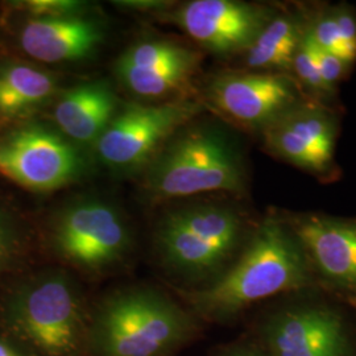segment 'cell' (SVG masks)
I'll return each instance as SVG.
<instances>
[{
	"label": "cell",
	"mask_w": 356,
	"mask_h": 356,
	"mask_svg": "<svg viewBox=\"0 0 356 356\" xmlns=\"http://www.w3.org/2000/svg\"><path fill=\"white\" fill-rule=\"evenodd\" d=\"M310 270L289 226L268 216L239 259L209 286L191 293L188 300L204 318L229 319L259 301L306 288Z\"/></svg>",
	"instance_id": "cell-1"
},
{
	"label": "cell",
	"mask_w": 356,
	"mask_h": 356,
	"mask_svg": "<svg viewBox=\"0 0 356 356\" xmlns=\"http://www.w3.org/2000/svg\"><path fill=\"white\" fill-rule=\"evenodd\" d=\"M193 331L191 317L165 294L128 288L106 297L90 317L92 356H166Z\"/></svg>",
	"instance_id": "cell-2"
},
{
	"label": "cell",
	"mask_w": 356,
	"mask_h": 356,
	"mask_svg": "<svg viewBox=\"0 0 356 356\" xmlns=\"http://www.w3.org/2000/svg\"><path fill=\"white\" fill-rule=\"evenodd\" d=\"M7 322L38 356H83L90 317L79 286L63 270L32 277L11 294Z\"/></svg>",
	"instance_id": "cell-3"
},
{
	"label": "cell",
	"mask_w": 356,
	"mask_h": 356,
	"mask_svg": "<svg viewBox=\"0 0 356 356\" xmlns=\"http://www.w3.org/2000/svg\"><path fill=\"white\" fill-rule=\"evenodd\" d=\"M147 189L154 198L170 200L209 191H241V157L219 128L195 126L166 141L151 160Z\"/></svg>",
	"instance_id": "cell-4"
},
{
	"label": "cell",
	"mask_w": 356,
	"mask_h": 356,
	"mask_svg": "<svg viewBox=\"0 0 356 356\" xmlns=\"http://www.w3.org/2000/svg\"><path fill=\"white\" fill-rule=\"evenodd\" d=\"M242 238V216L235 210L204 204L166 214L156 231V248L165 267L202 279L222 275Z\"/></svg>",
	"instance_id": "cell-5"
},
{
	"label": "cell",
	"mask_w": 356,
	"mask_h": 356,
	"mask_svg": "<svg viewBox=\"0 0 356 356\" xmlns=\"http://www.w3.org/2000/svg\"><path fill=\"white\" fill-rule=\"evenodd\" d=\"M54 252L73 267L102 272L119 264L131 250V232L113 204L85 198L60 210L51 225Z\"/></svg>",
	"instance_id": "cell-6"
},
{
	"label": "cell",
	"mask_w": 356,
	"mask_h": 356,
	"mask_svg": "<svg viewBox=\"0 0 356 356\" xmlns=\"http://www.w3.org/2000/svg\"><path fill=\"white\" fill-rule=\"evenodd\" d=\"M198 113L200 106L191 102L131 104L103 132L95 144L97 153L110 168H139L149 163L164 143Z\"/></svg>",
	"instance_id": "cell-7"
},
{
	"label": "cell",
	"mask_w": 356,
	"mask_h": 356,
	"mask_svg": "<svg viewBox=\"0 0 356 356\" xmlns=\"http://www.w3.org/2000/svg\"><path fill=\"white\" fill-rule=\"evenodd\" d=\"M74 144L42 126H28L0 144V175L28 191L61 189L83 173Z\"/></svg>",
	"instance_id": "cell-8"
},
{
	"label": "cell",
	"mask_w": 356,
	"mask_h": 356,
	"mask_svg": "<svg viewBox=\"0 0 356 356\" xmlns=\"http://www.w3.org/2000/svg\"><path fill=\"white\" fill-rule=\"evenodd\" d=\"M297 83L284 73H235L218 76L207 89L216 110L243 126L264 131L300 104Z\"/></svg>",
	"instance_id": "cell-9"
},
{
	"label": "cell",
	"mask_w": 356,
	"mask_h": 356,
	"mask_svg": "<svg viewBox=\"0 0 356 356\" xmlns=\"http://www.w3.org/2000/svg\"><path fill=\"white\" fill-rule=\"evenodd\" d=\"M269 356H348L342 316L323 305L294 306L272 314L261 327Z\"/></svg>",
	"instance_id": "cell-10"
},
{
	"label": "cell",
	"mask_w": 356,
	"mask_h": 356,
	"mask_svg": "<svg viewBox=\"0 0 356 356\" xmlns=\"http://www.w3.org/2000/svg\"><path fill=\"white\" fill-rule=\"evenodd\" d=\"M176 23L216 54L247 51L268 22L267 8L236 0H193L178 10Z\"/></svg>",
	"instance_id": "cell-11"
},
{
	"label": "cell",
	"mask_w": 356,
	"mask_h": 356,
	"mask_svg": "<svg viewBox=\"0 0 356 356\" xmlns=\"http://www.w3.org/2000/svg\"><path fill=\"white\" fill-rule=\"evenodd\" d=\"M268 151L316 175L330 170L335 153V119L325 108L300 103L264 131Z\"/></svg>",
	"instance_id": "cell-12"
},
{
	"label": "cell",
	"mask_w": 356,
	"mask_h": 356,
	"mask_svg": "<svg viewBox=\"0 0 356 356\" xmlns=\"http://www.w3.org/2000/svg\"><path fill=\"white\" fill-rule=\"evenodd\" d=\"M310 269L331 285L356 293V220L331 216H296L288 223Z\"/></svg>",
	"instance_id": "cell-13"
},
{
	"label": "cell",
	"mask_w": 356,
	"mask_h": 356,
	"mask_svg": "<svg viewBox=\"0 0 356 356\" xmlns=\"http://www.w3.org/2000/svg\"><path fill=\"white\" fill-rule=\"evenodd\" d=\"M198 54L165 40L141 41L124 51L115 72L123 85L144 98H160L182 89L195 69Z\"/></svg>",
	"instance_id": "cell-14"
},
{
	"label": "cell",
	"mask_w": 356,
	"mask_h": 356,
	"mask_svg": "<svg viewBox=\"0 0 356 356\" xmlns=\"http://www.w3.org/2000/svg\"><path fill=\"white\" fill-rule=\"evenodd\" d=\"M102 41V26L81 15L32 17L20 33L23 51L47 64L85 60L95 53Z\"/></svg>",
	"instance_id": "cell-15"
},
{
	"label": "cell",
	"mask_w": 356,
	"mask_h": 356,
	"mask_svg": "<svg viewBox=\"0 0 356 356\" xmlns=\"http://www.w3.org/2000/svg\"><path fill=\"white\" fill-rule=\"evenodd\" d=\"M118 99L104 81L66 90L53 108V119L66 139L95 145L116 116Z\"/></svg>",
	"instance_id": "cell-16"
},
{
	"label": "cell",
	"mask_w": 356,
	"mask_h": 356,
	"mask_svg": "<svg viewBox=\"0 0 356 356\" xmlns=\"http://www.w3.org/2000/svg\"><path fill=\"white\" fill-rule=\"evenodd\" d=\"M57 78L28 64L0 67V115L19 116L36 108L56 92Z\"/></svg>",
	"instance_id": "cell-17"
},
{
	"label": "cell",
	"mask_w": 356,
	"mask_h": 356,
	"mask_svg": "<svg viewBox=\"0 0 356 356\" xmlns=\"http://www.w3.org/2000/svg\"><path fill=\"white\" fill-rule=\"evenodd\" d=\"M304 31L293 16L272 17L245 51V64L250 69L268 73L292 69Z\"/></svg>",
	"instance_id": "cell-18"
},
{
	"label": "cell",
	"mask_w": 356,
	"mask_h": 356,
	"mask_svg": "<svg viewBox=\"0 0 356 356\" xmlns=\"http://www.w3.org/2000/svg\"><path fill=\"white\" fill-rule=\"evenodd\" d=\"M318 48L310 38L307 29L304 31L300 45L293 57L292 70L298 81L306 89L314 91L321 95H327L332 91L323 83L318 69Z\"/></svg>",
	"instance_id": "cell-19"
},
{
	"label": "cell",
	"mask_w": 356,
	"mask_h": 356,
	"mask_svg": "<svg viewBox=\"0 0 356 356\" xmlns=\"http://www.w3.org/2000/svg\"><path fill=\"white\" fill-rule=\"evenodd\" d=\"M306 29L321 51H330L343 60V42L332 13H322Z\"/></svg>",
	"instance_id": "cell-20"
},
{
	"label": "cell",
	"mask_w": 356,
	"mask_h": 356,
	"mask_svg": "<svg viewBox=\"0 0 356 356\" xmlns=\"http://www.w3.org/2000/svg\"><path fill=\"white\" fill-rule=\"evenodd\" d=\"M26 8L33 19L66 17L79 15L83 4L74 0H31L26 1Z\"/></svg>",
	"instance_id": "cell-21"
},
{
	"label": "cell",
	"mask_w": 356,
	"mask_h": 356,
	"mask_svg": "<svg viewBox=\"0 0 356 356\" xmlns=\"http://www.w3.org/2000/svg\"><path fill=\"white\" fill-rule=\"evenodd\" d=\"M331 13L343 42V60L350 64L356 60V16L347 7H339Z\"/></svg>",
	"instance_id": "cell-22"
},
{
	"label": "cell",
	"mask_w": 356,
	"mask_h": 356,
	"mask_svg": "<svg viewBox=\"0 0 356 356\" xmlns=\"http://www.w3.org/2000/svg\"><path fill=\"white\" fill-rule=\"evenodd\" d=\"M318 48V47H317ZM318 69L321 78L327 89L334 91L335 85L343 78L348 64L341 57L330 51H321L318 48Z\"/></svg>",
	"instance_id": "cell-23"
},
{
	"label": "cell",
	"mask_w": 356,
	"mask_h": 356,
	"mask_svg": "<svg viewBox=\"0 0 356 356\" xmlns=\"http://www.w3.org/2000/svg\"><path fill=\"white\" fill-rule=\"evenodd\" d=\"M17 244V234L13 220L0 211V270L8 264Z\"/></svg>",
	"instance_id": "cell-24"
},
{
	"label": "cell",
	"mask_w": 356,
	"mask_h": 356,
	"mask_svg": "<svg viewBox=\"0 0 356 356\" xmlns=\"http://www.w3.org/2000/svg\"><path fill=\"white\" fill-rule=\"evenodd\" d=\"M219 356H269L263 351L251 347H234Z\"/></svg>",
	"instance_id": "cell-25"
},
{
	"label": "cell",
	"mask_w": 356,
	"mask_h": 356,
	"mask_svg": "<svg viewBox=\"0 0 356 356\" xmlns=\"http://www.w3.org/2000/svg\"><path fill=\"white\" fill-rule=\"evenodd\" d=\"M0 356H22L7 342L0 341Z\"/></svg>",
	"instance_id": "cell-26"
}]
</instances>
